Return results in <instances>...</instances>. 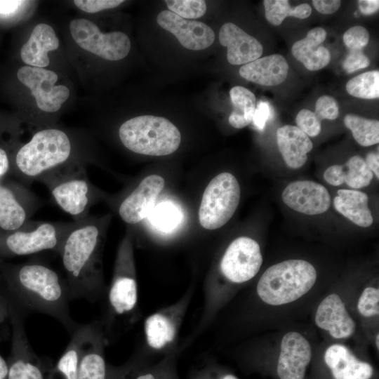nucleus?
Masks as SVG:
<instances>
[{
    "mask_svg": "<svg viewBox=\"0 0 379 379\" xmlns=\"http://www.w3.org/2000/svg\"><path fill=\"white\" fill-rule=\"evenodd\" d=\"M277 139L279 149L288 167L296 169L305 164L313 144L304 132L297 126L286 125L278 128Z\"/></svg>",
    "mask_w": 379,
    "mask_h": 379,
    "instance_id": "5701e85b",
    "label": "nucleus"
},
{
    "mask_svg": "<svg viewBox=\"0 0 379 379\" xmlns=\"http://www.w3.org/2000/svg\"><path fill=\"white\" fill-rule=\"evenodd\" d=\"M317 279L314 266L303 260H288L275 264L260 278L257 293L272 305L292 302L307 293Z\"/></svg>",
    "mask_w": 379,
    "mask_h": 379,
    "instance_id": "20e7f679",
    "label": "nucleus"
},
{
    "mask_svg": "<svg viewBox=\"0 0 379 379\" xmlns=\"http://www.w3.org/2000/svg\"><path fill=\"white\" fill-rule=\"evenodd\" d=\"M324 360L335 379H370L371 366L359 360L344 345L335 344L325 352Z\"/></svg>",
    "mask_w": 379,
    "mask_h": 379,
    "instance_id": "4be33fe9",
    "label": "nucleus"
},
{
    "mask_svg": "<svg viewBox=\"0 0 379 379\" xmlns=\"http://www.w3.org/2000/svg\"><path fill=\"white\" fill-rule=\"evenodd\" d=\"M358 5L361 13L366 15L376 13L379 9L378 0H360L358 1Z\"/></svg>",
    "mask_w": 379,
    "mask_h": 379,
    "instance_id": "de8ad7c7",
    "label": "nucleus"
},
{
    "mask_svg": "<svg viewBox=\"0 0 379 379\" xmlns=\"http://www.w3.org/2000/svg\"><path fill=\"white\" fill-rule=\"evenodd\" d=\"M262 263L258 242L248 237H240L226 249L220 262V270L230 281L243 283L257 274Z\"/></svg>",
    "mask_w": 379,
    "mask_h": 379,
    "instance_id": "9b49d317",
    "label": "nucleus"
},
{
    "mask_svg": "<svg viewBox=\"0 0 379 379\" xmlns=\"http://www.w3.org/2000/svg\"><path fill=\"white\" fill-rule=\"evenodd\" d=\"M105 222L86 217L74 221L58 253L69 298L95 300L104 289L101 255Z\"/></svg>",
    "mask_w": 379,
    "mask_h": 379,
    "instance_id": "f257e3e1",
    "label": "nucleus"
},
{
    "mask_svg": "<svg viewBox=\"0 0 379 379\" xmlns=\"http://www.w3.org/2000/svg\"><path fill=\"white\" fill-rule=\"evenodd\" d=\"M147 217L153 226L166 232L172 231L182 220L178 207L168 201L154 206Z\"/></svg>",
    "mask_w": 379,
    "mask_h": 379,
    "instance_id": "473e14b6",
    "label": "nucleus"
},
{
    "mask_svg": "<svg viewBox=\"0 0 379 379\" xmlns=\"http://www.w3.org/2000/svg\"><path fill=\"white\" fill-rule=\"evenodd\" d=\"M59 47V39L54 29L48 24L36 25L20 50L22 61L29 66L44 68L49 65V51Z\"/></svg>",
    "mask_w": 379,
    "mask_h": 379,
    "instance_id": "412c9836",
    "label": "nucleus"
},
{
    "mask_svg": "<svg viewBox=\"0 0 379 379\" xmlns=\"http://www.w3.org/2000/svg\"><path fill=\"white\" fill-rule=\"evenodd\" d=\"M315 323L337 339L347 338L355 330L354 321L339 295L335 293L328 295L321 302L316 312Z\"/></svg>",
    "mask_w": 379,
    "mask_h": 379,
    "instance_id": "6ab92c4d",
    "label": "nucleus"
},
{
    "mask_svg": "<svg viewBox=\"0 0 379 379\" xmlns=\"http://www.w3.org/2000/svg\"><path fill=\"white\" fill-rule=\"evenodd\" d=\"M263 5L267 20L275 26L280 25L286 17L305 19L312 13L311 6L308 4H301L293 8L287 0H265Z\"/></svg>",
    "mask_w": 379,
    "mask_h": 379,
    "instance_id": "c756f323",
    "label": "nucleus"
},
{
    "mask_svg": "<svg viewBox=\"0 0 379 379\" xmlns=\"http://www.w3.org/2000/svg\"><path fill=\"white\" fill-rule=\"evenodd\" d=\"M122 144L140 154L165 156L175 152L181 142L178 128L168 119L153 115L133 117L119 130Z\"/></svg>",
    "mask_w": 379,
    "mask_h": 379,
    "instance_id": "39448f33",
    "label": "nucleus"
},
{
    "mask_svg": "<svg viewBox=\"0 0 379 379\" xmlns=\"http://www.w3.org/2000/svg\"><path fill=\"white\" fill-rule=\"evenodd\" d=\"M131 269L130 243L126 240L120 248L115 275L108 295L112 310L119 315L132 311L137 303V283Z\"/></svg>",
    "mask_w": 379,
    "mask_h": 379,
    "instance_id": "ddd939ff",
    "label": "nucleus"
},
{
    "mask_svg": "<svg viewBox=\"0 0 379 379\" xmlns=\"http://www.w3.org/2000/svg\"><path fill=\"white\" fill-rule=\"evenodd\" d=\"M344 124L354 140L361 146L368 147L379 142V121L355 114H347Z\"/></svg>",
    "mask_w": 379,
    "mask_h": 379,
    "instance_id": "7c9ffc66",
    "label": "nucleus"
},
{
    "mask_svg": "<svg viewBox=\"0 0 379 379\" xmlns=\"http://www.w3.org/2000/svg\"><path fill=\"white\" fill-rule=\"evenodd\" d=\"M20 319L18 314H13V348L8 362L7 379H47L52 366L33 351Z\"/></svg>",
    "mask_w": 379,
    "mask_h": 379,
    "instance_id": "f8f14e48",
    "label": "nucleus"
},
{
    "mask_svg": "<svg viewBox=\"0 0 379 379\" xmlns=\"http://www.w3.org/2000/svg\"><path fill=\"white\" fill-rule=\"evenodd\" d=\"M338 102L334 98L323 95L317 100L314 114L320 121L335 119L338 117Z\"/></svg>",
    "mask_w": 379,
    "mask_h": 379,
    "instance_id": "58836bf2",
    "label": "nucleus"
},
{
    "mask_svg": "<svg viewBox=\"0 0 379 379\" xmlns=\"http://www.w3.org/2000/svg\"><path fill=\"white\" fill-rule=\"evenodd\" d=\"M333 205L338 213L358 226L368 227L372 225L373 219L366 193L354 190H338Z\"/></svg>",
    "mask_w": 379,
    "mask_h": 379,
    "instance_id": "393cba45",
    "label": "nucleus"
},
{
    "mask_svg": "<svg viewBox=\"0 0 379 379\" xmlns=\"http://www.w3.org/2000/svg\"><path fill=\"white\" fill-rule=\"evenodd\" d=\"M71 223L34 222L30 227L16 230L9 234L5 245L8 251L16 255H27L44 251L58 253Z\"/></svg>",
    "mask_w": 379,
    "mask_h": 379,
    "instance_id": "1a4fd4ad",
    "label": "nucleus"
},
{
    "mask_svg": "<svg viewBox=\"0 0 379 379\" xmlns=\"http://www.w3.org/2000/svg\"><path fill=\"white\" fill-rule=\"evenodd\" d=\"M165 2L170 11L184 19L201 18L206 11L204 0H167Z\"/></svg>",
    "mask_w": 379,
    "mask_h": 379,
    "instance_id": "f704fd0d",
    "label": "nucleus"
},
{
    "mask_svg": "<svg viewBox=\"0 0 379 379\" xmlns=\"http://www.w3.org/2000/svg\"><path fill=\"white\" fill-rule=\"evenodd\" d=\"M311 359L309 342L299 333L291 331L284 335L277 365L281 379H302Z\"/></svg>",
    "mask_w": 379,
    "mask_h": 379,
    "instance_id": "f3484780",
    "label": "nucleus"
},
{
    "mask_svg": "<svg viewBox=\"0 0 379 379\" xmlns=\"http://www.w3.org/2000/svg\"><path fill=\"white\" fill-rule=\"evenodd\" d=\"M357 308L360 314L366 317L378 315L379 313V290L367 287L359 297Z\"/></svg>",
    "mask_w": 379,
    "mask_h": 379,
    "instance_id": "c9c22d12",
    "label": "nucleus"
},
{
    "mask_svg": "<svg viewBox=\"0 0 379 379\" xmlns=\"http://www.w3.org/2000/svg\"><path fill=\"white\" fill-rule=\"evenodd\" d=\"M72 147L69 136L57 128L36 132L15 156V166L25 178L44 184L81 166L67 163Z\"/></svg>",
    "mask_w": 379,
    "mask_h": 379,
    "instance_id": "7ed1b4c3",
    "label": "nucleus"
},
{
    "mask_svg": "<svg viewBox=\"0 0 379 379\" xmlns=\"http://www.w3.org/2000/svg\"><path fill=\"white\" fill-rule=\"evenodd\" d=\"M29 213L8 187L0 185V227L7 231H15L26 222Z\"/></svg>",
    "mask_w": 379,
    "mask_h": 379,
    "instance_id": "bb28decb",
    "label": "nucleus"
},
{
    "mask_svg": "<svg viewBox=\"0 0 379 379\" xmlns=\"http://www.w3.org/2000/svg\"><path fill=\"white\" fill-rule=\"evenodd\" d=\"M45 185L55 204L74 221L88 217L96 193L82 167L54 178Z\"/></svg>",
    "mask_w": 379,
    "mask_h": 379,
    "instance_id": "0eeeda50",
    "label": "nucleus"
},
{
    "mask_svg": "<svg viewBox=\"0 0 379 379\" xmlns=\"http://www.w3.org/2000/svg\"><path fill=\"white\" fill-rule=\"evenodd\" d=\"M17 77L31 91L37 107L44 112L58 111L69 96L67 87L55 85L58 77L53 71L27 65L18 69Z\"/></svg>",
    "mask_w": 379,
    "mask_h": 379,
    "instance_id": "9d476101",
    "label": "nucleus"
},
{
    "mask_svg": "<svg viewBox=\"0 0 379 379\" xmlns=\"http://www.w3.org/2000/svg\"><path fill=\"white\" fill-rule=\"evenodd\" d=\"M165 185L164 179L158 175L144 178L135 189L120 204L118 213L126 223L134 225L147 218Z\"/></svg>",
    "mask_w": 379,
    "mask_h": 379,
    "instance_id": "2eb2a0df",
    "label": "nucleus"
},
{
    "mask_svg": "<svg viewBox=\"0 0 379 379\" xmlns=\"http://www.w3.org/2000/svg\"><path fill=\"white\" fill-rule=\"evenodd\" d=\"M130 379H170V378L169 375L161 371H142L136 374H132V371H131Z\"/></svg>",
    "mask_w": 379,
    "mask_h": 379,
    "instance_id": "49530a36",
    "label": "nucleus"
},
{
    "mask_svg": "<svg viewBox=\"0 0 379 379\" xmlns=\"http://www.w3.org/2000/svg\"><path fill=\"white\" fill-rule=\"evenodd\" d=\"M11 287L21 305L55 318L70 334L79 327L70 316L65 279L47 265L30 261L18 266Z\"/></svg>",
    "mask_w": 379,
    "mask_h": 379,
    "instance_id": "f03ea898",
    "label": "nucleus"
},
{
    "mask_svg": "<svg viewBox=\"0 0 379 379\" xmlns=\"http://www.w3.org/2000/svg\"><path fill=\"white\" fill-rule=\"evenodd\" d=\"M69 30L74 41L79 47L105 60H121L128 55L131 50V41L126 34L121 32L102 33L89 20H72Z\"/></svg>",
    "mask_w": 379,
    "mask_h": 379,
    "instance_id": "6e6552de",
    "label": "nucleus"
},
{
    "mask_svg": "<svg viewBox=\"0 0 379 379\" xmlns=\"http://www.w3.org/2000/svg\"><path fill=\"white\" fill-rule=\"evenodd\" d=\"M10 167L9 160L6 152L0 148V185L4 175L8 171Z\"/></svg>",
    "mask_w": 379,
    "mask_h": 379,
    "instance_id": "8fccbe9b",
    "label": "nucleus"
},
{
    "mask_svg": "<svg viewBox=\"0 0 379 379\" xmlns=\"http://www.w3.org/2000/svg\"><path fill=\"white\" fill-rule=\"evenodd\" d=\"M219 41L227 48V58L232 65H246L260 58L263 52L262 44L255 38L232 22L221 27Z\"/></svg>",
    "mask_w": 379,
    "mask_h": 379,
    "instance_id": "a211bd4d",
    "label": "nucleus"
},
{
    "mask_svg": "<svg viewBox=\"0 0 379 379\" xmlns=\"http://www.w3.org/2000/svg\"><path fill=\"white\" fill-rule=\"evenodd\" d=\"M324 180L330 185L338 186L345 182V172L343 165L329 166L324 173Z\"/></svg>",
    "mask_w": 379,
    "mask_h": 379,
    "instance_id": "37998d69",
    "label": "nucleus"
},
{
    "mask_svg": "<svg viewBox=\"0 0 379 379\" xmlns=\"http://www.w3.org/2000/svg\"><path fill=\"white\" fill-rule=\"evenodd\" d=\"M343 39L350 51H361L369 41V33L365 27L357 25L347 29Z\"/></svg>",
    "mask_w": 379,
    "mask_h": 379,
    "instance_id": "e433bc0d",
    "label": "nucleus"
},
{
    "mask_svg": "<svg viewBox=\"0 0 379 379\" xmlns=\"http://www.w3.org/2000/svg\"><path fill=\"white\" fill-rule=\"evenodd\" d=\"M8 371V363L0 354V379H7Z\"/></svg>",
    "mask_w": 379,
    "mask_h": 379,
    "instance_id": "3c124183",
    "label": "nucleus"
},
{
    "mask_svg": "<svg viewBox=\"0 0 379 379\" xmlns=\"http://www.w3.org/2000/svg\"><path fill=\"white\" fill-rule=\"evenodd\" d=\"M288 65L279 54H272L244 65L239 74L253 83L267 86L281 84L287 77Z\"/></svg>",
    "mask_w": 379,
    "mask_h": 379,
    "instance_id": "aec40b11",
    "label": "nucleus"
},
{
    "mask_svg": "<svg viewBox=\"0 0 379 379\" xmlns=\"http://www.w3.org/2000/svg\"><path fill=\"white\" fill-rule=\"evenodd\" d=\"M369 65L370 60L361 51H350L343 62V67L347 72L352 73Z\"/></svg>",
    "mask_w": 379,
    "mask_h": 379,
    "instance_id": "a19ab883",
    "label": "nucleus"
},
{
    "mask_svg": "<svg viewBox=\"0 0 379 379\" xmlns=\"http://www.w3.org/2000/svg\"><path fill=\"white\" fill-rule=\"evenodd\" d=\"M27 1H0V16L13 15Z\"/></svg>",
    "mask_w": 379,
    "mask_h": 379,
    "instance_id": "a18cd8bd",
    "label": "nucleus"
},
{
    "mask_svg": "<svg viewBox=\"0 0 379 379\" xmlns=\"http://www.w3.org/2000/svg\"><path fill=\"white\" fill-rule=\"evenodd\" d=\"M379 335L378 334L376 335V339H375V344H376V346L378 347V349L379 348Z\"/></svg>",
    "mask_w": 379,
    "mask_h": 379,
    "instance_id": "5fc2aeb1",
    "label": "nucleus"
},
{
    "mask_svg": "<svg viewBox=\"0 0 379 379\" xmlns=\"http://www.w3.org/2000/svg\"><path fill=\"white\" fill-rule=\"evenodd\" d=\"M234 109L229 117L230 124L236 128H242L252 122L256 107L255 95L248 89L237 86L230 91Z\"/></svg>",
    "mask_w": 379,
    "mask_h": 379,
    "instance_id": "cd10ccee",
    "label": "nucleus"
},
{
    "mask_svg": "<svg viewBox=\"0 0 379 379\" xmlns=\"http://www.w3.org/2000/svg\"><path fill=\"white\" fill-rule=\"evenodd\" d=\"M284 204L293 210L306 215H319L331 206V197L324 186L310 180L290 183L282 192Z\"/></svg>",
    "mask_w": 379,
    "mask_h": 379,
    "instance_id": "dca6fc26",
    "label": "nucleus"
},
{
    "mask_svg": "<svg viewBox=\"0 0 379 379\" xmlns=\"http://www.w3.org/2000/svg\"><path fill=\"white\" fill-rule=\"evenodd\" d=\"M312 4L319 13L322 14H332L339 9L341 5V1L313 0Z\"/></svg>",
    "mask_w": 379,
    "mask_h": 379,
    "instance_id": "c03bdc74",
    "label": "nucleus"
},
{
    "mask_svg": "<svg viewBox=\"0 0 379 379\" xmlns=\"http://www.w3.org/2000/svg\"><path fill=\"white\" fill-rule=\"evenodd\" d=\"M241 196L237 178L223 172L206 187L199 209V220L205 229L213 230L225 225L236 211Z\"/></svg>",
    "mask_w": 379,
    "mask_h": 379,
    "instance_id": "423d86ee",
    "label": "nucleus"
},
{
    "mask_svg": "<svg viewBox=\"0 0 379 379\" xmlns=\"http://www.w3.org/2000/svg\"><path fill=\"white\" fill-rule=\"evenodd\" d=\"M221 379H238V378L232 374H228L223 376Z\"/></svg>",
    "mask_w": 379,
    "mask_h": 379,
    "instance_id": "864d4df0",
    "label": "nucleus"
},
{
    "mask_svg": "<svg viewBox=\"0 0 379 379\" xmlns=\"http://www.w3.org/2000/svg\"><path fill=\"white\" fill-rule=\"evenodd\" d=\"M272 116V110L270 104L265 101H260L256 105L252 121L258 130L262 131Z\"/></svg>",
    "mask_w": 379,
    "mask_h": 379,
    "instance_id": "79ce46f5",
    "label": "nucleus"
},
{
    "mask_svg": "<svg viewBox=\"0 0 379 379\" xmlns=\"http://www.w3.org/2000/svg\"><path fill=\"white\" fill-rule=\"evenodd\" d=\"M145 331L148 345L156 350L161 349L175 336V327L166 316L154 314L145 322Z\"/></svg>",
    "mask_w": 379,
    "mask_h": 379,
    "instance_id": "c85d7f7f",
    "label": "nucleus"
},
{
    "mask_svg": "<svg viewBox=\"0 0 379 379\" xmlns=\"http://www.w3.org/2000/svg\"><path fill=\"white\" fill-rule=\"evenodd\" d=\"M122 0H75L74 4L81 11L94 13L119 6Z\"/></svg>",
    "mask_w": 379,
    "mask_h": 379,
    "instance_id": "ea45409f",
    "label": "nucleus"
},
{
    "mask_svg": "<svg viewBox=\"0 0 379 379\" xmlns=\"http://www.w3.org/2000/svg\"><path fill=\"white\" fill-rule=\"evenodd\" d=\"M345 182L351 188L359 189L368 186L373 179V172L365 160L355 155L349 159L343 166Z\"/></svg>",
    "mask_w": 379,
    "mask_h": 379,
    "instance_id": "72a5a7b5",
    "label": "nucleus"
},
{
    "mask_svg": "<svg viewBox=\"0 0 379 379\" xmlns=\"http://www.w3.org/2000/svg\"><path fill=\"white\" fill-rule=\"evenodd\" d=\"M322 27L310 29L306 36L297 41L291 48L293 55L310 71H317L326 67L331 61V53L320 46L326 37Z\"/></svg>",
    "mask_w": 379,
    "mask_h": 379,
    "instance_id": "b1692460",
    "label": "nucleus"
},
{
    "mask_svg": "<svg viewBox=\"0 0 379 379\" xmlns=\"http://www.w3.org/2000/svg\"><path fill=\"white\" fill-rule=\"evenodd\" d=\"M347 93L362 99H376L379 97V72H366L349 80L346 84Z\"/></svg>",
    "mask_w": 379,
    "mask_h": 379,
    "instance_id": "2f4dec72",
    "label": "nucleus"
},
{
    "mask_svg": "<svg viewBox=\"0 0 379 379\" xmlns=\"http://www.w3.org/2000/svg\"><path fill=\"white\" fill-rule=\"evenodd\" d=\"M369 169L379 178V156L378 153L370 152L367 154L366 161Z\"/></svg>",
    "mask_w": 379,
    "mask_h": 379,
    "instance_id": "09e8293b",
    "label": "nucleus"
},
{
    "mask_svg": "<svg viewBox=\"0 0 379 379\" xmlns=\"http://www.w3.org/2000/svg\"><path fill=\"white\" fill-rule=\"evenodd\" d=\"M158 25L173 34L185 48L199 51L209 47L215 40L213 30L207 25L197 20L184 19L167 10L157 17Z\"/></svg>",
    "mask_w": 379,
    "mask_h": 379,
    "instance_id": "4468645a",
    "label": "nucleus"
},
{
    "mask_svg": "<svg viewBox=\"0 0 379 379\" xmlns=\"http://www.w3.org/2000/svg\"><path fill=\"white\" fill-rule=\"evenodd\" d=\"M86 324H79L71 334L70 341L57 364L51 368L47 379H77L81 345Z\"/></svg>",
    "mask_w": 379,
    "mask_h": 379,
    "instance_id": "a878e982",
    "label": "nucleus"
},
{
    "mask_svg": "<svg viewBox=\"0 0 379 379\" xmlns=\"http://www.w3.org/2000/svg\"><path fill=\"white\" fill-rule=\"evenodd\" d=\"M131 370L121 371L109 374V379H130Z\"/></svg>",
    "mask_w": 379,
    "mask_h": 379,
    "instance_id": "603ef678",
    "label": "nucleus"
},
{
    "mask_svg": "<svg viewBox=\"0 0 379 379\" xmlns=\"http://www.w3.org/2000/svg\"><path fill=\"white\" fill-rule=\"evenodd\" d=\"M295 121L297 127L309 137H315L321 132V121L309 109H301L296 116Z\"/></svg>",
    "mask_w": 379,
    "mask_h": 379,
    "instance_id": "4c0bfd02",
    "label": "nucleus"
}]
</instances>
